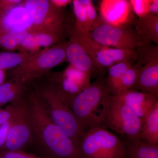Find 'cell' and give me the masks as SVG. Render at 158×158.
Instances as JSON below:
<instances>
[{"mask_svg": "<svg viewBox=\"0 0 158 158\" xmlns=\"http://www.w3.org/2000/svg\"><path fill=\"white\" fill-rule=\"evenodd\" d=\"M24 106L32 143L38 145L49 158H81L71 139L51 119L35 89L27 88Z\"/></svg>", "mask_w": 158, "mask_h": 158, "instance_id": "cell-1", "label": "cell"}, {"mask_svg": "<svg viewBox=\"0 0 158 158\" xmlns=\"http://www.w3.org/2000/svg\"><path fill=\"white\" fill-rule=\"evenodd\" d=\"M101 127L109 128L128 138L138 139L143 121L116 95L102 100L98 113Z\"/></svg>", "mask_w": 158, "mask_h": 158, "instance_id": "cell-2", "label": "cell"}, {"mask_svg": "<svg viewBox=\"0 0 158 158\" xmlns=\"http://www.w3.org/2000/svg\"><path fill=\"white\" fill-rule=\"evenodd\" d=\"M104 73L72 100L68 106L76 116L85 131L91 128L101 127L99 121V108L103 99L110 95Z\"/></svg>", "mask_w": 158, "mask_h": 158, "instance_id": "cell-3", "label": "cell"}, {"mask_svg": "<svg viewBox=\"0 0 158 158\" xmlns=\"http://www.w3.org/2000/svg\"><path fill=\"white\" fill-rule=\"evenodd\" d=\"M67 42L63 41L38 51L27 61L9 71L10 79L19 80L27 85L45 76L52 69L67 61Z\"/></svg>", "mask_w": 158, "mask_h": 158, "instance_id": "cell-4", "label": "cell"}, {"mask_svg": "<svg viewBox=\"0 0 158 158\" xmlns=\"http://www.w3.org/2000/svg\"><path fill=\"white\" fill-rule=\"evenodd\" d=\"M81 158H123L124 144L113 133L102 127L85 131L80 139Z\"/></svg>", "mask_w": 158, "mask_h": 158, "instance_id": "cell-5", "label": "cell"}, {"mask_svg": "<svg viewBox=\"0 0 158 158\" xmlns=\"http://www.w3.org/2000/svg\"><path fill=\"white\" fill-rule=\"evenodd\" d=\"M35 89L51 119L70 138L78 149L80 139L85 131L73 111L47 84L36 87Z\"/></svg>", "mask_w": 158, "mask_h": 158, "instance_id": "cell-6", "label": "cell"}, {"mask_svg": "<svg viewBox=\"0 0 158 158\" xmlns=\"http://www.w3.org/2000/svg\"><path fill=\"white\" fill-rule=\"evenodd\" d=\"M88 35L99 44L115 48L135 50L143 44L134 26L112 25L99 16Z\"/></svg>", "mask_w": 158, "mask_h": 158, "instance_id": "cell-7", "label": "cell"}, {"mask_svg": "<svg viewBox=\"0 0 158 158\" xmlns=\"http://www.w3.org/2000/svg\"><path fill=\"white\" fill-rule=\"evenodd\" d=\"M75 37L84 47L94 62L103 69L125 61L137 60L135 50L106 46L95 42L90 37L78 35L71 31L69 35Z\"/></svg>", "mask_w": 158, "mask_h": 158, "instance_id": "cell-8", "label": "cell"}, {"mask_svg": "<svg viewBox=\"0 0 158 158\" xmlns=\"http://www.w3.org/2000/svg\"><path fill=\"white\" fill-rule=\"evenodd\" d=\"M25 94V93L22 97L12 102L15 104V113L11 120L7 139L2 150H23L32 143V132L24 106Z\"/></svg>", "mask_w": 158, "mask_h": 158, "instance_id": "cell-9", "label": "cell"}, {"mask_svg": "<svg viewBox=\"0 0 158 158\" xmlns=\"http://www.w3.org/2000/svg\"><path fill=\"white\" fill-rule=\"evenodd\" d=\"M99 11L101 19L113 26H133L135 19L127 0H102L100 3Z\"/></svg>", "mask_w": 158, "mask_h": 158, "instance_id": "cell-10", "label": "cell"}, {"mask_svg": "<svg viewBox=\"0 0 158 158\" xmlns=\"http://www.w3.org/2000/svg\"><path fill=\"white\" fill-rule=\"evenodd\" d=\"M48 74V85L55 94L68 106L84 88L66 69Z\"/></svg>", "mask_w": 158, "mask_h": 158, "instance_id": "cell-11", "label": "cell"}, {"mask_svg": "<svg viewBox=\"0 0 158 158\" xmlns=\"http://www.w3.org/2000/svg\"><path fill=\"white\" fill-rule=\"evenodd\" d=\"M69 41L66 46V57L69 64L79 70L93 75L99 74L104 73L94 62L84 47L78 40L71 35H69Z\"/></svg>", "mask_w": 158, "mask_h": 158, "instance_id": "cell-12", "label": "cell"}, {"mask_svg": "<svg viewBox=\"0 0 158 158\" xmlns=\"http://www.w3.org/2000/svg\"><path fill=\"white\" fill-rule=\"evenodd\" d=\"M116 96L127 105L143 122L158 102V97L132 89L123 91Z\"/></svg>", "mask_w": 158, "mask_h": 158, "instance_id": "cell-13", "label": "cell"}, {"mask_svg": "<svg viewBox=\"0 0 158 158\" xmlns=\"http://www.w3.org/2000/svg\"><path fill=\"white\" fill-rule=\"evenodd\" d=\"M138 67L137 81L131 89L151 94L158 97V58Z\"/></svg>", "mask_w": 158, "mask_h": 158, "instance_id": "cell-14", "label": "cell"}, {"mask_svg": "<svg viewBox=\"0 0 158 158\" xmlns=\"http://www.w3.org/2000/svg\"><path fill=\"white\" fill-rule=\"evenodd\" d=\"M123 137V158H158V146L144 143L138 139Z\"/></svg>", "mask_w": 158, "mask_h": 158, "instance_id": "cell-15", "label": "cell"}, {"mask_svg": "<svg viewBox=\"0 0 158 158\" xmlns=\"http://www.w3.org/2000/svg\"><path fill=\"white\" fill-rule=\"evenodd\" d=\"M136 31L140 35L143 44L154 43L158 44V16L149 15L138 18L133 23Z\"/></svg>", "mask_w": 158, "mask_h": 158, "instance_id": "cell-16", "label": "cell"}, {"mask_svg": "<svg viewBox=\"0 0 158 158\" xmlns=\"http://www.w3.org/2000/svg\"><path fill=\"white\" fill-rule=\"evenodd\" d=\"M23 5L31 18L32 25L29 31H37L52 7L49 0H26Z\"/></svg>", "mask_w": 158, "mask_h": 158, "instance_id": "cell-17", "label": "cell"}, {"mask_svg": "<svg viewBox=\"0 0 158 158\" xmlns=\"http://www.w3.org/2000/svg\"><path fill=\"white\" fill-rule=\"evenodd\" d=\"M138 140L158 146V102L144 119Z\"/></svg>", "mask_w": 158, "mask_h": 158, "instance_id": "cell-18", "label": "cell"}, {"mask_svg": "<svg viewBox=\"0 0 158 158\" xmlns=\"http://www.w3.org/2000/svg\"><path fill=\"white\" fill-rule=\"evenodd\" d=\"M27 85L19 80L10 79L0 85V107L20 98L25 93Z\"/></svg>", "mask_w": 158, "mask_h": 158, "instance_id": "cell-19", "label": "cell"}, {"mask_svg": "<svg viewBox=\"0 0 158 158\" xmlns=\"http://www.w3.org/2000/svg\"><path fill=\"white\" fill-rule=\"evenodd\" d=\"M72 3L75 19L71 30L78 35L88 36L90 30L88 26L84 0H73Z\"/></svg>", "mask_w": 158, "mask_h": 158, "instance_id": "cell-20", "label": "cell"}, {"mask_svg": "<svg viewBox=\"0 0 158 158\" xmlns=\"http://www.w3.org/2000/svg\"><path fill=\"white\" fill-rule=\"evenodd\" d=\"M14 52H0V69L6 72L21 65L37 53Z\"/></svg>", "mask_w": 158, "mask_h": 158, "instance_id": "cell-21", "label": "cell"}, {"mask_svg": "<svg viewBox=\"0 0 158 158\" xmlns=\"http://www.w3.org/2000/svg\"><path fill=\"white\" fill-rule=\"evenodd\" d=\"M28 33V29L17 28L2 34L0 35V48L8 52L17 50Z\"/></svg>", "mask_w": 158, "mask_h": 158, "instance_id": "cell-22", "label": "cell"}, {"mask_svg": "<svg viewBox=\"0 0 158 158\" xmlns=\"http://www.w3.org/2000/svg\"><path fill=\"white\" fill-rule=\"evenodd\" d=\"M133 64V61H125L119 62L109 68L107 77L106 78V84L110 95L113 94L122 77L128 69Z\"/></svg>", "mask_w": 158, "mask_h": 158, "instance_id": "cell-23", "label": "cell"}, {"mask_svg": "<svg viewBox=\"0 0 158 158\" xmlns=\"http://www.w3.org/2000/svg\"><path fill=\"white\" fill-rule=\"evenodd\" d=\"M138 68L135 64H133L128 69L119 80L111 95H118L123 91L133 88L138 77Z\"/></svg>", "mask_w": 158, "mask_h": 158, "instance_id": "cell-24", "label": "cell"}, {"mask_svg": "<svg viewBox=\"0 0 158 158\" xmlns=\"http://www.w3.org/2000/svg\"><path fill=\"white\" fill-rule=\"evenodd\" d=\"M31 32L34 35L37 44L40 47L47 48L50 47L59 43L64 41L61 37L50 34L47 32L43 31H29Z\"/></svg>", "mask_w": 158, "mask_h": 158, "instance_id": "cell-25", "label": "cell"}, {"mask_svg": "<svg viewBox=\"0 0 158 158\" xmlns=\"http://www.w3.org/2000/svg\"><path fill=\"white\" fill-rule=\"evenodd\" d=\"M152 0H130L134 14L138 18H143L149 15V8Z\"/></svg>", "mask_w": 158, "mask_h": 158, "instance_id": "cell-26", "label": "cell"}, {"mask_svg": "<svg viewBox=\"0 0 158 158\" xmlns=\"http://www.w3.org/2000/svg\"><path fill=\"white\" fill-rule=\"evenodd\" d=\"M33 34L29 32L27 37L18 48L17 50L19 52H23L34 53L41 50Z\"/></svg>", "mask_w": 158, "mask_h": 158, "instance_id": "cell-27", "label": "cell"}, {"mask_svg": "<svg viewBox=\"0 0 158 158\" xmlns=\"http://www.w3.org/2000/svg\"><path fill=\"white\" fill-rule=\"evenodd\" d=\"M84 2L88 19V26L91 32L98 16L92 1L91 0H84Z\"/></svg>", "mask_w": 158, "mask_h": 158, "instance_id": "cell-28", "label": "cell"}, {"mask_svg": "<svg viewBox=\"0 0 158 158\" xmlns=\"http://www.w3.org/2000/svg\"><path fill=\"white\" fill-rule=\"evenodd\" d=\"M0 158H47L28 153L23 150H0Z\"/></svg>", "mask_w": 158, "mask_h": 158, "instance_id": "cell-29", "label": "cell"}, {"mask_svg": "<svg viewBox=\"0 0 158 158\" xmlns=\"http://www.w3.org/2000/svg\"><path fill=\"white\" fill-rule=\"evenodd\" d=\"M15 111V106L14 103L9 104L5 109L0 107V125L11 120Z\"/></svg>", "mask_w": 158, "mask_h": 158, "instance_id": "cell-30", "label": "cell"}, {"mask_svg": "<svg viewBox=\"0 0 158 158\" xmlns=\"http://www.w3.org/2000/svg\"><path fill=\"white\" fill-rule=\"evenodd\" d=\"M10 124L11 120L0 125V150H2L6 143Z\"/></svg>", "mask_w": 158, "mask_h": 158, "instance_id": "cell-31", "label": "cell"}, {"mask_svg": "<svg viewBox=\"0 0 158 158\" xmlns=\"http://www.w3.org/2000/svg\"><path fill=\"white\" fill-rule=\"evenodd\" d=\"M71 0H50L51 5L57 9L63 10L69 5L72 3Z\"/></svg>", "mask_w": 158, "mask_h": 158, "instance_id": "cell-32", "label": "cell"}, {"mask_svg": "<svg viewBox=\"0 0 158 158\" xmlns=\"http://www.w3.org/2000/svg\"><path fill=\"white\" fill-rule=\"evenodd\" d=\"M149 15L158 16V0H152L149 8Z\"/></svg>", "mask_w": 158, "mask_h": 158, "instance_id": "cell-33", "label": "cell"}, {"mask_svg": "<svg viewBox=\"0 0 158 158\" xmlns=\"http://www.w3.org/2000/svg\"><path fill=\"white\" fill-rule=\"evenodd\" d=\"M6 72L0 69V85L6 82Z\"/></svg>", "mask_w": 158, "mask_h": 158, "instance_id": "cell-34", "label": "cell"}]
</instances>
